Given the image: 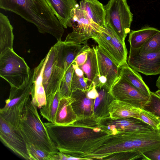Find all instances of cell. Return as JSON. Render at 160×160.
<instances>
[{
	"label": "cell",
	"instance_id": "obj_10",
	"mask_svg": "<svg viewBox=\"0 0 160 160\" xmlns=\"http://www.w3.org/2000/svg\"><path fill=\"white\" fill-rule=\"evenodd\" d=\"M109 92L114 99L141 109L143 108L149 98L120 75L112 86Z\"/></svg>",
	"mask_w": 160,
	"mask_h": 160
},
{
	"label": "cell",
	"instance_id": "obj_29",
	"mask_svg": "<svg viewBox=\"0 0 160 160\" xmlns=\"http://www.w3.org/2000/svg\"><path fill=\"white\" fill-rule=\"evenodd\" d=\"M74 72V69L72 65L64 74L60 88L61 97L71 96V85Z\"/></svg>",
	"mask_w": 160,
	"mask_h": 160
},
{
	"label": "cell",
	"instance_id": "obj_37",
	"mask_svg": "<svg viewBox=\"0 0 160 160\" xmlns=\"http://www.w3.org/2000/svg\"><path fill=\"white\" fill-rule=\"evenodd\" d=\"M72 66L74 69V72L78 76L82 77L84 76V73L82 70L74 62L72 64Z\"/></svg>",
	"mask_w": 160,
	"mask_h": 160
},
{
	"label": "cell",
	"instance_id": "obj_11",
	"mask_svg": "<svg viewBox=\"0 0 160 160\" xmlns=\"http://www.w3.org/2000/svg\"><path fill=\"white\" fill-rule=\"evenodd\" d=\"M127 63L135 71L148 76L160 74V52L139 54L130 49Z\"/></svg>",
	"mask_w": 160,
	"mask_h": 160
},
{
	"label": "cell",
	"instance_id": "obj_30",
	"mask_svg": "<svg viewBox=\"0 0 160 160\" xmlns=\"http://www.w3.org/2000/svg\"><path fill=\"white\" fill-rule=\"evenodd\" d=\"M142 109L151 112L160 119V97L151 91L148 99Z\"/></svg>",
	"mask_w": 160,
	"mask_h": 160
},
{
	"label": "cell",
	"instance_id": "obj_22",
	"mask_svg": "<svg viewBox=\"0 0 160 160\" xmlns=\"http://www.w3.org/2000/svg\"><path fill=\"white\" fill-rule=\"evenodd\" d=\"M79 7L85 11L91 20L101 27L105 26L104 5L98 0H81Z\"/></svg>",
	"mask_w": 160,
	"mask_h": 160
},
{
	"label": "cell",
	"instance_id": "obj_28",
	"mask_svg": "<svg viewBox=\"0 0 160 160\" xmlns=\"http://www.w3.org/2000/svg\"><path fill=\"white\" fill-rule=\"evenodd\" d=\"M133 50L141 54L160 52V31L148 39L139 49Z\"/></svg>",
	"mask_w": 160,
	"mask_h": 160
},
{
	"label": "cell",
	"instance_id": "obj_2",
	"mask_svg": "<svg viewBox=\"0 0 160 160\" xmlns=\"http://www.w3.org/2000/svg\"><path fill=\"white\" fill-rule=\"evenodd\" d=\"M0 8L13 12L34 24L41 33L61 41L63 27L46 0H0Z\"/></svg>",
	"mask_w": 160,
	"mask_h": 160
},
{
	"label": "cell",
	"instance_id": "obj_8",
	"mask_svg": "<svg viewBox=\"0 0 160 160\" xmlns=\"http://www.w3.org/2000/svg\"><path fill=\"white\" fill-rule=\"evenodd\" d=\"M20 121H8L0 116V139L2 143L18 156L30 160L26 142L19 128Z\"/></svg>",
	"mask_w": 160,
	"mask_h": 160
},
{
	"label": "cell",
	"instance_id": "obj_16",
	"mask_svg": "<svg viewBox=\"0 0 160 160\" xmlns=\"http://www.w3.org/2000/svg\"><path fill=\"white\" fill-rule=\"evenodd\" d=\"M63 27H71L73 11L79 6L77 0H46Z\"/></svg>",
	"mask_w": 160,
	"mask_h": 160
},
{
	"label": "cell",
	"instance_id": "obj_27",
	"mask_svg": "<svg viewBox=\"0 0 160 160\" xmlns=\"http://www.w3.org/2000/svg\"><path fill=\"white\" fill-rule=\"evenodd\" d=\"M61 97L60 89L46 97V102L41 108V115L48 122L53 123Z\"/></svg>",
	"mask_w": 160,
	"mask_h": 160
},
{
	"label": "cell",
	"instance_id": "obj_19",
	"mask_svg": "<svg viewBox=\"0 0 160 160\" xmlns=\"http://www.w3.org/2000/svg\"><path fill=\"white\" fill-rule=\"evenodd\" d=\"M71 96L74 98L72 106L78 118L93 117L94 99L88 97L86 91L76 89L72 92Z\"/></svg>",
	"mask_w": 160,
	"mask_h": 160
},
{
	"label": "cell",
	"instance_id": "obj_33",
	"mask_svg": "<svg viewBox=\"0 0 160 160\" xmlns=\"http://www.w3.org/2000/svg\"><path fill=\"white\" fill-rule=\"evenodd\" d=\"M90 88L86 77L79 76L74 72L71 85L72 92L78 89L86 91Z\"/></svg>",
	"mask_w": 160,
	"mask_h": 160
},
{
	"label": "cell",
	"instance_id": "obj_26",
	"mask_svg": "<svg viewBox=\"0 0 160 160\" xmlns=\"http://www.w3.org/2000/svg\"><path fill=\"white\" fill-rule=\"evenodd\" d=\"M159 30L153 27H145L136 31H130L128 41L131 49H138L146 41Z\"/></svg>",
	"mask_w": 160,
	"mask_h": 160
},
{
	"label": "cell",
	"instance_id": "obj_3",
	"mask_svg": "<svg viewBox=\"0 0 160 160\" xmlns=\"http://www.w3.org/2000/svg\"><path fill=\"white\" fill-rule=\"evenodd\" d=\"M37 107L30 99L23 109L19 129L27 143L32 144L51 154L59 151L42 121Z\"/></svg>",
	"mask_w": 160,
	"mask_h": 160
},
{
	"label": "cell",
	"instance_id": "obj_35",
	"mask_svg": "<svg viewBox=\"0 0 160 160\" xmlns=\"http://www.w3.org/2000/svg\"><path fill=\"white\" fill-rule=\"evenodd\" d=\"M88 49L80 53L75 59L74 62L78 66L82 65L86 62L88 56Z\"/></svg>",
	"mask_w": 160,
	"mask_h": 160
},
{
	"label": "cell",
	"instance_id": "obj_18",
	"mask_svg": "<svg viewBox=\"0 0 160 160\" xmlns=\"http://www.w3.org/2000/svg\"><path fill=\"white\" fill-rule=\"evenodd\" d=\"M74 100L71 96L61 98L53 123L58 125L67 126L72 124L78 119V117L72 106Z\"/></svg>",
	"mask_w": 160,
	"mask_h": 160
},
{
	"label": "cell",
	"instance_id": "obj_5",
	"mask_svg": "<svg viewBox=\"0 0 160 160\" xmlns=\"http://www.w3.org/2000/svg\"><path fill=\"white\" fill-rule=\"evenodd\" d=\"M104 6L105 25L111 29L122 42L125 43L133 20V14L126 0H109Z\"/></svg>",
	"mask_w": 160,
	"mask_h": 160
},
{
	"label": "cell",
	"instance_id": "obj_23",
	"mask_svg": "<svg viewBox=\"0 0 160 160\" xmlns=\"http://www.w3.org/2000/svg\"><path fill=\"white\" fill-rule=\"evenodd\" d=\"M87 60L82 65L79 66L82 70L88 80L90 87L98 83L99 73L95 47H89L88 50Z\"/></svg>",
	"mask_w": 160,
	"mask_h": 160
},
{
	"label": "cell",
	"instance_id": "obj_36",
	"mask_svg": "<svg viewBox=\"0 0 160 160\" xmlns=\"http://www.w3.org/2000/svg\"><path fill=\"white\" fill-rule=\"evenodd\" d=\"M86 92L87 97L92 99H95L99 96L95 84L86 91Z\"/></svg>",
	"mask_w": 160,
	"mask_h": 160
},
{
	"label": "cell",
	"instance_id": "obj_13",
	"mask_svg": "<svg viewBox=\"0 0 160 160\" xmlns=\"http://www.w3.org/2000/svg\"><path fill=\"white\" fill-rule=\"evenodd\" d=\"M56 53L57 66L65 72L80 53L88 49V44H78L61 41L54 45Z\"/></svg>",
	"mask_w": 160,
	"mask_h": 160
},
{
	"label": "cell",
	"instance_id": "obj_32",
	"mask_svg": "<svg viewBox=\"0 0 160 160\" xmlns=\"http://www.w3.org/2000/svg\"><path fill=\"white\" fill-rule=\"evenodd\" d=\"M141 120L148 124L156 131H160V119L151 112L141 109L140 113Z\"/></svg>",
	"mask_w": 160,
	"mask_h": 160
},
{
	"label": "cell",
	"instance_id": "obj_17",
	"mask_svg": "<svg viewBox=\"0 0 160 160\" xmlns=\"http://www.w3.org/2000/svg\"><path fill=\"white\" fill-rule=\"evenodd\" d=\"M48 55L47 53L38 65L33 69L34 84L31 94L32 101L41 108L46 102V96L43 84L42 75Z\"/></svg>",
	"mask_w": 160,
	"mask_h": 160
},
{
	"label": "cell",
	"instance_id": "obj_12",
	"mask_svg": "<svg viewBox=\"0 0 160 160\" xmlns=\"http://www.w3.org/2000/svg\"><path fill=\"white\" fill-rule=\"evenodd\" d=\"M48 55L43 75V84L46 97L60 89L65 72L56 64V53L54 45L48 52Z\"/></svg>",
	"mask_w": 160,
	"mask_h": 160
},
{
	"label": "cell",
	"instance_id": "obj_34",
	"mask_svg": "<svg viewBox=\"0 0 160 160\" xmlns=\"http://www.w3.org/2000/svg\"><path fill=\"white\" fill-rule=\"evenodd\" d=\"M145 160H160V148L149 151L142 153Z\"/></svg>",
	"mask_w": 160,
	"mask_h": 160
},
{
	"label": "cell",
	"instance_id": "obj_31",
	"mask_svg": "<svg viewBox=\"0 0 160 160\" xmlns=\"http://www.w3.org/2000/svg\"><path fill=\"white\" fill-rule=\"evenodd\" d=\"M30 160H51L52 155L30 144L27 143Z\"/></svg>",
	"mask_w": 160,
	"mask_h": 160
},
{
	"label": "cell",
	"instance_id": "obj_24",
	"mask_svg": "<svg viewBox=\"0 0 160 160\" xmlns=\"http://www.w3.org/2000/svg\"><path fill=\"white\" fill-rule=\"evenodd\" d=\"M120 75L144 95L149 97L151 91L138 72L131 68L127 62L121 67Z\"/></svg>",
	"mask_w": 160,
	"mask_h": 160
},
{
	"label": "cell",
	"instance_id": "obj_4",
	"mask_svg": "<svg viewBox=\"0 0 160 160\" xmlns=\"http://www.w3.org/2000/svg\"><path fill=\"white\" fill-rule=\"evenodd\" d=\"M31 70L24 58L13 49H9L0 55V76L10 87L18 88L28 82Z\"/></svg>",
	"mask_w": 160,
	"mask_h": 160
},
{
	"label": "cell",
	"instance_id": "obj_15",
	"mask_svg": "<svg viewBox=\"0 0 160 160\" xmlns=\"http://www.w3.org/2000/svg\"><path fill=\"white\" fill-rule=\"evenodd\" d=\"M34 84L33 69H32L29 80L20 87H10L8 98L2 108L6 109L14 106H25L30 99Z\"/></svg>",
	"mask_w": 160,
	"mask_h": 160
},
{
	"label": "cell",
	"instance_id": "obj_21",
	"mask_svg": "<svg viewBox=\"0 0 160 160\" xmlns=\"http://www.w3.org/2000/svg\"><path fill=\"white\" fill-rule=\"evenodd\" d=\"M141 109L127 102L114 99L109 106V117L112 119L132 117L140 119Z\"/></svg>",
	"mask_w": 160,
	"mask_h": 160
},
{
	"label": "cell",
	"instance_id": "obj_38",
	"mask_svg": "<svg viewBox=\"0 0 160 160\" xmlns=\"http://www.w3.org/2000/svg\"><path fill=\"white\" fill-rule=\"evenodd\" d=\"M109 146H110V145H108L106 147V150H107V152H108V153H111L112 152H110V151L109 150ZM135 153H131V154L128 155H127L125 157L122 158V159H125V160L127 159H128L129 158H130Z\"/></svg>",
	"mask_w": 160,
	"mask_h": 160
},
{
	"label": "cell",
	"instance_id": "obj_39",
	"mask_svg": "<svg viewBox=\"0 0 160 160\" xmlns=\"http://www.w3.org/2000/svg\"><path fill=\"white\" fill-rule=\"evenodd\" d=\"M156 86L159 89H160V74L157 80Z\"/></svg>",
	"mask_w": 160,
	"mask_h": 160
},
{
	"label": "cell",
	"instance_id": "obj_20",
	"mask_svg": "<svg viewBox=\"0 0 160 160\" xmlns=\"http://www.w3.org/2000/svg\"><path fill=\"white\" fill-rule=\"evenodd\" d=\"M96 88L99 96L94 99L93 116L99 120L109 117V106L114 98L106 85Z\"/></svg>",
	"mask_w": 160,
	"mask_h": 160
},
{
	"label": "cell",
	"instance_id": "obj_14",
	"mask_svg": "<svg viewBox=\"0 0 160 160\" xmlns=\"http://www.w3.org/2000/svg\"><path fill=\"white\" fill-rule=\"evenodd\" d=\"M99 76L107 79L106 86L111 88L119 76L121 67L118 66L98 45L95 47Z\"/></svg>",
	"mask_w": 160,
	"mask_h": 160
},
{
	"label": "cell",
	"instance_id": "obj_9",
	"mask_svg": "<svg viewBox=\"0 0 160 160\" xmlns=\"http://www.w3.org/2000/svg\"><path fill=\"white\" fill-rule=\"evenodd\" d=\"M99 124L111 135L157 131L141 120L132 117L112 119L109 117L99 119Z\"/></svg>",
	"mask_w": 160,
	"mask_h": 160
},
{
	"label": "cell",
	"instance_id": "obj_25",
	"mask_svg": "<svg viewBox=\"0 0 160 160\" xmlns=\"http://www.w3.org/2000/svg\"><path fill=\"white\" fill-rule=\"evenodd\" d=\"M12 26L7 17L0 13V55L9 49H13L14 35Z\"/></svg>",
	"mask_w": 160,
	"mask_h": 160
},
{
	"label": "cell",
	"instance_id": "obj_7",
	"mask_svg": "<svg viewBox=\"0 0 160 160\" xmlns=\"http://www.w3.org/2000/svg\"><path fill=\"white\" fill-rule=\"evenodd\" d=\"M71 27L73 30L64 41L78 44H88V40L92 38L95 32H100L102 28L92 21L86 12L79 6L72 12Z\"/></svg>",
	"mask_w": 160,
	"mask_h": 160
},
{
	"label": "cell",
	"instance_id": "obj_6",
	"mask_svg": "<svg viewBox=\"0 0 160 160\" xmlns=\"http://www.w3.org/2000/svg\"><path fill=\"white\" fill-rule=\"evenodd\" d=\"M92 38L98 46L119 67L127 63L128 51L122 42L110 28L105 25L99 32H96Z\"/></svg>",
	"mask_w": 160,
	"mask_h": 160
},
{
	"label": "cell",
	"instance_id": "obj_40",
	"mask_svg": "<svg viewBox=\"0 0 160 160\" xmlns=\"http://www.w3.org/2000/svg\"><path fill=\"white\" fill-rule=\"evenodd\" d=\"M154 92L156 94L160 97V89H159Z\"/></svg>",
	"mask_w": 160,
	"mask_h": 160
},
{
	"label": "cell",
	"instance_id": "obj_1",
	"mask_svg": "<svg viewBox=\"0 0 160 160\" xmlns=\"http://www.w3.org/2000/svg\"><path fill=\"white\" fill-rule=\"evenodd\" d=\"M50 137L58 151L65 154L76 157L78 152L82 153V147L84 152L86 147L104 141L108 137L97 138L101 135L109 134L101 127L95 128L79 126L72 125L59 126L50 122H44ZM88 150V148H87ZM85 153V152H84Z\"/></svg>",
	"mask_w": 160,
	"mask_h": 160
}]
</instances>
